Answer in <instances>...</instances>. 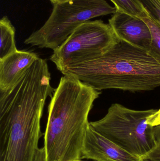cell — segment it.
Returning <instances> with one entry per match:
<instances>
[{
	"mask_svg": "<svg viewBox=\"0 0 160 161\" xmlns=\"http://www.w3.org/2000/svg\"><path fill=\"white\" fill-rule=\"evenodd\" d=\"M101 92L71 76L61 77L48 108L44 146L47 161L82 159L88 115Z\"/></svg>",
	"mask_w": 160,
	"mask_h": 161,
	"instance_id": "obj_2",
	"label": "cell"
},
{
	"mask_svg": "<svg viewBox=\"0 0 160 161\" xmlns=\"http://www.w3.org/2000/svg\"><path fill=\"white\" fill-rule=\"evenodd\" d=\"M16 29L7 16L0 20V60L18 51L15 42Z\"/></svg>",
	"mask_w": 160,
	"mask_h": 161,
	"instance_id": "obj_10",
	"label": "cell"
},
{
	"mask_svg": "<svg viewBox=\"0 0 160 161\" xmlns=\"http://www.w3.org/2000/svg\"><path fill=\"white\" fill-rule=\"evenodd\" d=\"M145 161H160V144L147 155Z\"/></svg>",
	"mask_w": 160,
	"mask_h": 161,
	"instance_id": "obj_14",
	"label": "cell"
},
{
	"mask_svg": "<svg viewBox=\"0 0 160 161\" xmlns=\"http://www.w3.org/2000/svg\"><path fill=\"white\" fill-rule=\"evenodd\" d=\"M119 41L109 24L101 19L87 21L54 50L50 60L61 71L101 56Z\"/></svg>",
	"mask_w": 160,
	"mask_h": 161,
	"instance_id": "obj_6",
	"label": "cell"
},
{
	"mask_svg": "<svg viewBox=\"0 0 160 161\" xmlns=\"http://www.w3.org/2000/svg\"><path fill=\"white\" fill-rule=\"evenodd\" d=\"M148 123L153 127L160 125V109L148 118Z\"/></svg>",
	"mask_w": 160,
	"mask_h": 161,
	"instance_id": "obj_15",
	"label": "cell"
},
{
	"mask_svg": "<svg viewBox=\"0 0 160 161\" xmlns=\"http://www.w3.org/2000/svg\"><path fill=\"white\" fill-rule=\"evenodd\" d=\"M33 161H47L46 152L44 147L39 148L35 154Z\"/></svg>",
	"mask_w": 160,
	"mask_h": 161,
	"instance_id": "obj_16",
	"label": "cell"
},
{
	"mask_svg": "<svg viewBox=\"0 0 160 161\" xmlns=\"http://www.w3.org/2000/svg\"><path fill=\"white\" fill-rule=\"evenodd\" d=\"M117 11L138 18H144L148 14L139 0H110Z\"/></svg>",
	"mask_w": 160,
	"mask_h": 161,
	"instance_id": "obj_11",
	"label": "cell"
},
{
	"mask_svg": "<svg viewBox=\"0 0 160 161\" xmlns=\"http://www.w3.org/2000/svg\"><path fill=\"white\" fill-rule=\"evenodd\" d=\"M39 58L33 52L18 50L0 60V91L12 88Z\"/></svg>",
	"mask_w": 160,
	"mask_h": 161,
	"instance_id": "obj_9",
	"label": "cell"
},
{
	"mask_svg": "<svg viewBox=\"0 0 160 161\" xmlns=\"http://www.w3.org/2000/svg\"><path fill=\"white\" fill-rule=\"evenodd\" d=\"M60 72L98 91H150L160 87V56L119 40L101 56Z\"/></svg>",
	"mask_w": 160,
	"mask_h": 161,
	"instance_id": "obj_3",
	"label": "cell"
},
{
	"mask_svg": "<svg viewBox=\"0 0 160 161\" xmlns=\"http://www.w3.org/2000/svg\"><path fill=\"white\" fill-rule=\"evenodd\" d=\"M66 1V0H50L51 3H52L54 4L56 3H59V2H63V1Z\"/></svg>",
	"mask_w": 160,
	"mask_h": 161,
	"instance_id": "obj_18",
	"label": "cell"
},
{
	"mask_svg": "<svg viewBox=\"0 0 160 161\" xmlns=\"http://www.w3.org/2000/svg\"><path fill=\"white\" fill-rule=\"evenodd\" d=\"M53 5L49 19L25 39V44L54 51L82 24L117 11L105 0H66Z\"/></svg>",
	"mask_w": 160,
	"mask_h": 161,
	"instance_id": "obj_5",
	"label": "cell"
},
{
	"mask_svg": "<svg viewBox=\"0 0 160 161\" xmlns=\"http://www.w3.org/2000/svg\"><path fill=\"white\" fill-rule=\"evenodd\" d=\"M109 24L119 40L150 52L151 31L142 19L116 11L109 19Z\"/></svg>",
	"mask_w": 160,
	"mask_h": 161,
	"instance_id": "obj_8",
	"label": "cell"
},
{
	"mask_svg": "<svg viewBox=\"0 0 160 161\" xmlns=\"http://www.w3.org/2000/svg\"><path fill=\"white\" fill-rule=\"evenodd\" d=\"M50 80L47 60L39 58L12 88L0 91V161H33L46 100L55 91Z\"/></svg>",
	"mask_w": 160,
	"mask_h": 161,
	"instance_id": "obj_1",
	"label": "cell"
},
{
	"mask_svg": "<svg viewBox=\"0 0 160 161\" xmlns=\"http://www.w3.org/2000/svg\"><path fill=\"white\" fill-rule=\"evenodd\" d=\"M149 26L152 36L150 52L160 56V26L149 16L142 18Z\"/></svg>",
	"mask_w": 160,
	"mask_h": 161,
	"instance_id": "obj_12",
	"label": "cell"
},
{
	"mask_svg": "<svg viewBox=\"0 0 160 161\" xmlns=\"http://www.w3.org/2000/svg\"><path fill=\"white\" fill-rule=\"evenodd\" d=\"M154 130L155 138L158 145L160 144V125L154 127Z\"/></svg>",
	"mask_w": 160,
	"mask_h": 161,
	"instance_id": "obj_17",
	"label": "cell"
},
{
	"mask_svg": "<svg viewBox=\"0 0 160 161\" xmlns=\"http://www.w3.org/2000/svg\"><path fill=\"white\" fill-rule=\"evenodd\" d=\"M157 109L136 110L113 104L100 120L90 122L99 133L129 153L145 159L157 147L148 119Z\"/></svg>",
	"mask_w": 160,
	"mask_h": 161,
	"instance_id": "obj_4",
	"label": "cell"
},
{
	"mask_svg": "<svg viewBox=\"0 0 160 161\" xmlns=\"http://www.w3.org/2000/svg\"><path fill=\"white\" fill-rule=\"evenodd\" d=\"M81 161L80 160H75V161Z\"/></svg>",
	"mask_w": 160,
	"mask_h": 161,
	"instance_id": "obj_19",
	"label": "cell"
},
{
	"mask_svg": "<svg viewBox=\"0 0 160 161\" xmlns=\"http://www.w3.org/2000/svg\"><path fill=\"white\" fill-rule=\"evenodd\" d=\"M82 159L96 161H145L99 133L90 124L85 133Z\"/></svg>",
	"mask_w": 160,
	"mask_h": 161,
	"instance_id": "obj_7",
	"label": "cell"
},
{
	"mask_svg": "<svg viewBox=\"0 0 160 161\" xmlns=\"http://www.w3.org/2000/svg\"><path fill=\"white\" fill-rule=\"evenodd\" d=\"M148 16L160 26V0H139Z\"/></svg>",
	"mask_w": 160,
	"mask_h": 161,
	"instance_id": "obj_13",
	"label": "cell"
}]
</instances>
